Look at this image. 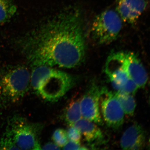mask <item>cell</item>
Wrapping results in <instances>:
<instances>
[{"label": "cell", "mask_w": 150, "mask_h": 150, "mask_svg": "<svg viewBox=\"0 0 150 150\" xmlns=\"http://www.w3.org/2000/svg\"><path fill=\"white\" fill-rule=\"evenodd\" d=\"M99 102L106 125L112 129H119L123 125L125 114L115 93L102 88L100 89Z\"/></svg>", "instance_id": "cell-6"}, {"label": "cell", "mask_w": 150, "mask_h": 150, "mask_svg": "<svg viewBox=\"0 0 150 150\" xmlns=\"http://www.w3.org/2000/svg\"><path fill=\"white\" fill-rule=\"evenodd\" d=\"M122 28V19L118 13L108 10L94 20L91 28L92 36L97 43L108 44L117 39Z\"/></svg>", "instance_id": "cell-3"}, {"label": "cell", "mask_w": 150, "mask_h": 150, "mask_svg": "<svg viewBox=\"0 0 150 150\" xmlns=\"http://www.w3.org/2000/svg\"><path fill=\"white\" fill-rule=\"evenodd\" d=\"M35 67L30 75V84L36 92L42 81L51 72L53 69L51 67L46 66Z\"/></svg>", "instance_id": "cell-14"}, {"label": "cell", "mask_w": 150, "mask_h": 150, "mask_svg": "<svg viewBox=\"0 0 150 150\" xmlns=\"http://www.w3.org/2000/svg\"><path fill=\"white\" fill-rule=\"evenodd\" d=\"M146 0H118L117 10L122 20L133 23L146 9Z\"/></svg>", "instance_id": "cell-10"}, {"label": "cell", "mask_w": 150, "mask_h": 150, "mask_svg": "<svg viewBox=\"0 0 150 150\" xmlns=\"http://www.w3.org/2000/svg\"><path fill=\"white\" fill-rule=\"evenodd\" d=\"M139 88V87L137 84L129 78L121 89L118 91L134 95Z\"/></svg>", "instance_id": "cell-19"}, {"label": "cell", "mask_w": 150, "mask_h": 150, "mask_svg": "<svg viewBox=\"0 0 150 150\" xmlns=\"http://www.w3.org/2000/svg\"><path fill=\"white\" fill-rule=\"evenodd\" d=\"M146 134L144 129L138 123L130 126L124 132L120 141L124 150L142 149L144 146Z\"/></svg>", "instance_id": "cell-11"}, {"label": "cell", "mask_w": 150, "mask_h": 150, "mask_svg": "<svg viewBox=\"0 0 150 150\" xmlns=\"http://www.w3.org/2000/svg\"><path fill=\"white\" fill-rule=\"evenodd\" d=\"M38 126L18 119L13 122L6 134L19 150L41 149Z\"/></svg>", "instance_id": "cell-5"}, {"label": "cell", "mask_w": 150, "mask_h": 150, "mask_svg": "<svg viewBox=\"0 0 150 150\" xmlns=\"http://www.w3.org/2000/svg\"><path fill=\"white\" fill-rule=\"evenodd\" d=\"M24 47L34 66L66 69L80 66L86 51L80 13L72 8L54 17L31 33Z\"/></svg>", "instance_id": "cell-1"}, {"label": "cell", "mask_w": 150, "mask_h": 150, "mask_svg": "<svg viewBox=\"0 0 150 150\" xmlns=\"http://www.w3.org/2000/svg\"><path fill=\"white\" fill-rule=\"evenodd\" d=\"M0 150H19L13 140L6 134L0 138Z\"/></svg>", "instance_id": "cell-18"}, {"label": "cell", "mask_w": 150, "mask_h": 150, "mask_svg": "<svg viewBox=\"0 0 150 150\" xmlns=\"http://www.w3.org/2000/svg\"><path fill=\"white\" fill-rule=\"evenodd\" d=\"M115 93L125 114L129 116L134 115L136 108V103L134 95L118 91Z\"/></svg>", "instance_id": "cell-15"}, {"label": "cell", "mask_w": 150, "mask_h": 150, "mask_svg": "<svg viewBox=\"0 0 150 150\" xmlns=\"http://www.w3.org/2000/svg\"><path fill=\"white\" fill-rule=\"evenodd\" d=\"M64 150H86L87 148L82 146L80 142H74V141H68L67 144L63 146Z\"/></svg>", "instance_id": "cell-21"}, {"label": "cell", "mask_w": 150, "mask_h": 150, "mask_svg": "<svg viewBox=\"0 0 150 150\" xmlns=\"http://www.w3.org/2000/svg\"><path fill=\"white\" fill-rule=\"evenodd\" d=\"M41 149L59 150L60 149V148L55 143L49 142V143H47L46 144L44 145L43 146L41 147Z\"/></svg>", "instance_id": "cell-22"}, {"label": "cell", "mask_w": 150, "mask_h": 150, "mask_svg": "<svg viewBox=\"0 0 150 150\" xmlns=\"http://www.w3.org/2000/svg\"><path fill=\"white\" fill-rule=\"evenodd\" d=\"M69 140L74 142H80L82 138V134L80 131L74 126H70L67 131Z\"/></svg>", "instance_id": "cell-20"}, {"label": "cell", "mask_w": 150, "mask_h": 150, "mask_svg": "<svg viewBox=\"0 0 150 150\" xmlns=\"http://www.w3.org/2000/svg\"><path fill=\"white\" fill-rule=\"evenodd\" d=\"M125 63L129 78L137 84L139 88L144 87L147 82V73L137 54L125 51Z\"/></svg>", "instance_id": "cell-9"}, {"label": "cell", "mask_w": 150, "mask_h": 150, "mask_svg": "<svg viewBox=\"0 0 150 150\" xmlns=\"http://www.w3.org/2000/svg\"><path fill=\"white\" fill-rule=\"evenodd\" d=\"M81 98L80 99L78 97L73 98L65 109L64 118L69 126H74L82 117L80 108Z\"/></svg>", "instance_id": "cell-13"}, {"label": "cell", "mask_w": 150, "mask_h": 150, "mask_svg": "<svg viewBox=\"0 0 150 150\" xmlns=\"http://www.w3.org/2000/svg\"><path fill=\"white\" fill-rule=\"evenodd\" d=\"M76 83L72 75L53 69L41 82L36 92L43 99L54 102L59 100Z\"/></svg>", "instance_id": "cell-4"}, {"label": "cell", "mask_w": 150, "mask_h": 150, "mask_svg": "<svg viewBox=\"0 0 150 150\" xmlns=\"http://www.w3.org/2000/svg\"><path fill=\"white\" fill-rule=\"evenodd\" d=\"M74 126L80 131L86 141L89 144L99 143L103 139L102 131L97 124L92 121L81 118Z\"/></svg>", "instance_id": "cell-12"}, {"label": "cell", "mask_w": 150, "mask_h": 150, "mask_svg": "<svg viewBox=\"0 0 150 150\" xmlns=\"http://www.w3.org/2000/svg\"><path fill=\"white\" fill-rule=\"evenodd\" d=\"M16 11V6L12 0H0V24L10 20Z\"/></svg>", "instance_id": "cell-16"}, {"label": "cell", "mask_w": 150, "mask_h": 150, "mask_svg": "<svg viewBox=\"0 0 150 150\" xmlns=\"http://www.w3.org/2000/svg\"><path fill=\"white\" fill-rule=\"evenodd\" d=\"M105 73L112 87L119 91L129 79L126 69L125 51H118L110 54L105 63Z\"/></svg>", "instance_id": "cell-7"}, {"label": "cell", "mask_w": 150, "mask_h": 150, "mask_svg": "<svg viewBox=\"0 0 150 150\" xmlns=\"http://www.w3.org/2000/svg\"><path fill=\"white\" fill-rule=\"evenodd\" d=\"M52 138L54 143L59 147H63L69 141L67 131L63 129H58L55 130Z\"/></svg>", "instance_id": "cell-17"}, {"label": "cell", "mask_w": 150, "mask_h": 150, "mask_svg": "<svg viewBox=\"0 0 150 150\" xmlns=\"http://www.w3.org/2000/svg\"><path fill=\"white\" fill-rule=\"evenodd\" d=\"M100 89L95 83L88 88L80 100L82 116L97 125L103 124L100 111L99 99Z\"/></svg>", "instance_id": "cell-8"}, {"label": "cell", "mask_w": 150, "mask_h": 150, "mask_svg": "<svg viewBox=\"0 0 150 150\" xmlns=\"http://www.w3.org/2000/svg\"><path fill=\"white\" fill-rule=\"evenodd\" d=\"M30 74L26 67L17 66L0 76V102L14 103L23 97L30 84Z\"/></svg>", "instance_id": "cell-2"}]
</instances>
